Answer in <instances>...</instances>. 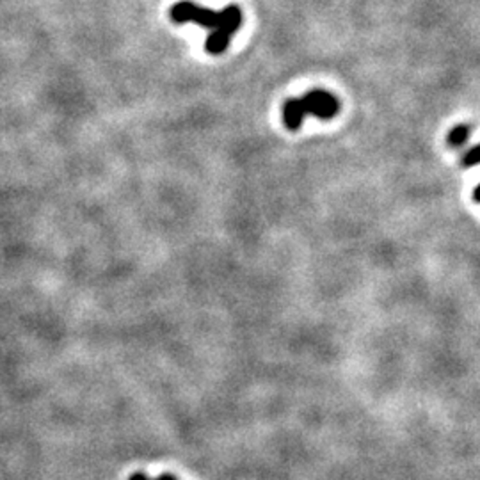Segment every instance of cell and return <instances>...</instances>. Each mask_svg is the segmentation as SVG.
Wrapping results in <instances>:
<instances>
[{"mask_svg": "<svg viewBox=\"0 0 480 480\" xmlns=\"http://www.w3.org/2000/svg\"><path fill=\"white\" fill-rule=\"evenodd\" d=\"M169 18L173 24H198L205 29H210L205 50L212 56H219L230 45V39L237 34L242 25V11L239 6H228L223 11H212L200 7L193 0H180L173 4L169 9Z\"/></svg>", "mask_w": 480, "mask_h": 480, "instance_id": "1", "label": "cell"}, {"mask_svg": "<svg viewBox=\"0 0 480 480\" xmlns=\"http://www.w3.org/2000/svg\"><path fill=\"white\" fill-rule=\"evenodd\" d=\"M340 103L327 91H312L302 98L288 100L283 106V121L288 130H297L305 116L331 120L338 114Z\"/></svg>", "mask_w": 480, "mask_h": 480, "instance_id": "2", "label": "cell"}, {"mask_svg": "<svg viewBox=\"0 0 480 480\" xmlns=\"http://www.w3.org/2000/svg\"><path fill=\"white\" fill-rule=\"evenodd\" d=\"M468 136H470V130H468V126H456V128L450 132L449 143L452 144L454 148H459V146H463L464 143H466Z\"/></svg>", "mask_w": 480, "mask_h": 480, "instance_id": "3", "label": "cell"}, {"mask_svg": "<svg viewBox=\"0 0 480 480\" xmlns=\"http://www.w3.org/2000/svg\"><path fill=\"white\" fill-rule=\"evenodd\" d=\"M463 164H464V165H475V164H480V146L474 148V150H471V151H468L466 157L463 158ZM474 198H475V201H479V203H480V185L477 187V189H475Z\"/></svg>", "mask_w": 480, "mask_h": 480, "instance_id": "4", "label": "cell"}, {"mask_svg": "<svg viewBox=\"0 0 480 480\" xmlns=\"http://www.w3.org/2000/svg\"><path fill=\"white\" fill-rule=\"evenodd\" d=\"M128 480H151L146 474H133Z\"/></svg>", "mask_w": 480, "mask_h": 480, "instance_id": "5", "label": "cell"}, {"mask_svg": "<svg viewBox=\"0 0 480 480\" xmlns=\"http://www.w3.org/2000/svg\"><path fill=\"white\" fill-rule=\"evenodd\" d=\"M157 480H176V479L173 477V475H160Z\"/></svg>", "mask_w": 480, "mask_h": 480, "instance_id": "6", "label": "cell"}]
</instances>
